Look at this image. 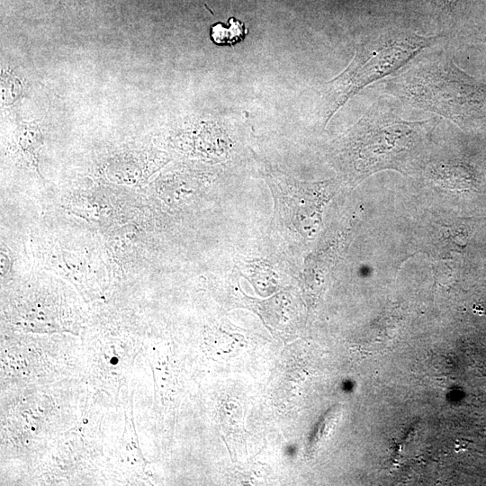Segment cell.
Instances as JSON below:
<instances>
[{"instance_id":"obj_1","label":"cell","mask_w":486,"mask_h":486,"mask_svg":"<svg viewBox=\"0 0 486 486\" xmlns=\"http://www.w3.org/2000/svg\"><path fill=\"white\" fill-rule=\"evenodd\" d=\"M433 124L406 121L387 109L372 108L355 125L346 143V154L357 177L393 169L410 171L429 141Z\"/></svg>"},{"instance_id":"obj_2","label":"cell","mask_w":486,"mask_h":486,"mask_svg":"<svg viewBox=\"0 0 486 486\" xmlns=\"http://www.w3.org/2000/svg\"><path fill=\"white\" fill-rule=\"evenodd\" d=\"M437 36L389 30L359 43L346 68L327 83L326 124L359 90L406 65Z\"/></svg>"},{"instance_id":"obj_5","label":"cell","mask_w":486,"mask_h":486,"mask_svg":"<svg viewBox=\"0 0 486 486\" xmlns=\"http://www.w3.org/2000/svg\"><path fill=\"white\" fill-rule=\"evenodd\" d=\"M458 2L459 0H439L441 6L446 10H451Z\"/></svg>"},{"instance_id":"obj_4","label":"cell","mask_w":486,"mask_h":486,"mask_svg":"<svg viewBox=\"0 0 486 486\" xmlns=\"http://www.w3.org/2000/svg\"><path fill=\"white\" fill-rule=\"evenodd\" d=\"M248 30L239 20L230 17L227 23L216 22L210 27L212 41L219 46H233L242 41Z\"/></svg>"},{"instance_id":"obj_3","label":"cell","mask_w":486,"mask_h":486,"mask_svg":"<svg viewBox=\"0 0 486 486\" xmlns=\"http://www.w3.org/2000/svg\"><path fill=\"white\" fill-rule=\"evenodd\" d=\"M392 94L405 103L450 120H459L475 94L454 63L439 58L419 63L390 81Z\"/></svg>"}]
</instances>
